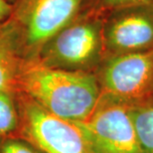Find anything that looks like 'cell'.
<instances>
[{
  "label": "cell",
  "mask_w": 153,
  "mask_h": 153,
  "mask_svg": "<svg viewBox=\"0 0 153 153\" xmlns=\"http://www.w3.org/2000/svg\"><path fill=\"white\" fill-rule=\"evenodd\" d=\"M19 93L54 115L73 122L88 119L100 100L94 74L52 69L35 62L27 65Z\"/></svg>",
  "instance_id": "6da1fadb"
},
{
  "label": "cell",
  "mask_w": 153,
  "mask_h": 153,
  "mask_svg": "<svg viewBox=\"0 0 153 153\" xmlns=\"http://www.w3.org/2000/svg\"><path fill=\"white\" fill-rule=\"evenodd\" d=\"M103 59L102 14L88 8L42 48L35 63L52 69L94 74Z\"/></svg>",
  "instance_id": "7a4b0ae2"
},
{
  "label": "cell",
  "mask_w": 153,
  "mask_h": 153,
  "mask_svg": "<svg viewBox=\"0 0 153 153\" xmlns=\"http://www.w3.org/2000/svg\"><path fill=\"white\" fill-rule=\"evenodd\" d=\"M91 0H30L14 25H9L21 56L35 62L42 48L90 8Z\"/></svg>",
  "instance_id": "3957f363"
},
{
  "label": "cell",
  "mask_w": 153,
  "mask_h": 153,
  "mask_svg": "<svg viewBox=\"0 0 153 153\" xmlns=\"http://www.w3.org/2000/svg\"><path fill=\"white\" fill-rule=\"evenodd\" d=\"M20 126L16 138L42 153H91L76 122L60 118L25 94L17 93Z\"/></svg>",
  "instance_id": "277c9868"
},
{
  "label": "cell",
  "mask_w": 153,
  "mask_h": 153,
  "mask_svg": "<svg viewBox=\"0 0 153 153\" xmlns=\"http://www.w3.org/2000/svg\"><path fill=\"white\" fill-rule=\"evenodd\" d=\"M94 75L102 99L132 105L153 96V51L106 57Z\"/></svg>",
  "instance_id": "5b68a950"
},
{
  "label": "cell",
  "mask_w": 153,
  "mask_h": 153,
  "mask_svg": "<svg viewBox=\"0 0 153 153\" xmlns=\"http://www.w3.org/2000/svg\"><path fill=\"white\" fill-rule=\"evenodd\" d=\"M105 58L153 51V2L103 12Z\"/></svg>",
  "instance_id": "8992f818"
},
{
  "label": "cell",
  "mask_w": 153,
  "mask_h": 153,
  "mask_svg": "<svg viewBox=\"0 0 153 153\" xmlns=\"http://www.w3.org/2000/svg\"><path fill=\"white\" fill-rule=\"evenodd\" d=\"M91 153H143L129 106L100 97L88 119L76 122Z\"/></svg>",
  "instance_id": "52a82bcc"
},
{
  "label": "cell",
  "mask_w": 153,
  "mask_h": 153,
  "mask_svg": "<svg viewBox=\"0 0 153 153\" xmlns=\"http://www.w3.org/2000/svg\"><path fill=\"white\" fill-rule=\"evenodd\" d=\"M28 62L21 56L9 27L0 28V91L19 93Z\"/></svg>",
  "instance_id": "ba28073f"
},
{
  "label": "cell",
  "mask_w": 153,
  "mask_h": 153,
  "mask_svg": "<svg viewBox=\"0 0 153 153\" xmlns=\"http://www.w3.org/2000/svg\"><path fill=\"white\" fill-rule=\"evenodd\" d=\"M129 112L143 153H153V96L129 105Z\"/></svg>",
  "instance_id": "9c48e42d"
},
{
  "label": "cell",
  "mask_w": 153,
  "mask_h": 153,
  "mask_svg": "<svg viewBox=\"0 0 153 153\" xmlns=\"http://www.w3.org/2000/svg\"><path fill=\"white\" fill-rule=\"evenodd\" d=\"M20 126L16 94L0 91V141L16 137Z\"/></svg>",
  "instance_id": "30bf717a"
},
{
  "label": "cell",
  "mask_w": 153,
  "mask_h": 153,
  "mask_svg": "<svg viewBox=\"0 0 153 153\" xmlns=\"http://www.w3.org/2000/svg\"><path fill=\"white\" fill-rule=\"evenodd\" d=\"M0 153H42L29 142L11 137L0 141Z\"/></svg>",
  "instance_id": "8fae6325"
},
{
  "label": "cell",
  "mask_w": 153,
  "mask_h": 153,
  "mask_svg": "<svg viewBox=\"0 0 153 153\" xmlns=\"http://www.w3.org/2000/svg\"><path fill=\"white\" fill-rule=\"evenodd\" d=\"M153 2V0H91L90 8L100 13L120 7V6L136 4V3Z\"/></svg>",
  "instance_id": "7c38bea8"
},
{
  "label": "cell",
  "mask_w": 153,
  "mask_h": 153,
  "mask_svg": "<svg viewBox=\"0 0 153 153\" xmlns=\"http://www.w3.org/2000/svg\"><path fill=\"white\" fill-rule=\"evenodd\" d=\"M11 13V7L5 0H0V23L4 21Z\"/></svg>",
  "instance_id": "4fadbf2b"
}]
</instances>
